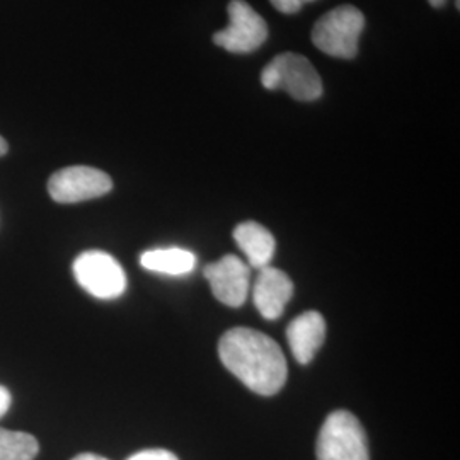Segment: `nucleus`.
Returning <instances> with one entry per match:
<instances>
[{
	"label": "nucleus",
	"instance_id": "nucleus-1",
	"mask_svg": "<svg viewBox=\"0 0 460 460\" xmlns=\"http://www.w3.org/2000/svg\"><path fill=\"white\" fill-rule=\"evenodd\" d=\"M218 357L230 374L256 394H277L287 382L281 348L256 329H229L220 338Z\"/></svg>",
	"mask_w": 460,
	"mask_h": 460
},
{
	"label": "nucleus",
	"instance_id": "nucleus-2",
	"mask_svg": "<svg viewBox=\"0 0 460 460\" xmlns=\"http://www.w3.org/2000/svg\"><path fill=\"white\" fill-rule=\"evenodd\" d=\"M261 85L268 91H285L296 101H315L323 96V81L309 58L285 51L261 72Z\"/></svg>",
	"mask_w": 460,
	"mask_h": 460
},
{
	"label": "nucleus",
	"instance_id": "nucleus-3",
	"mask_svg": "<svg viewBox=\"0 0 460 460\" xmlns=\"http://www.w3.org/2000/svg\"><path fill=\"white\" fill-rule=\"evenodd\" d=\"M365 28L362 11L353 5H340L321 17L313 30V43L329 57L351 60L358 53Z\"/></svg>",
	"mask_w": 460,
	"mask_h": 460
},
{
	"label": "nucleus",
	"instance_id": "nucleus-4",
	"mask_svg": "<svg viewBox=\"0 0 460 460\" xmlns=\"http://www.w3.org/2000/svg\"><path fill=\"white\" fill-rule=\"evenodd\" d=\"M317 460H370L362 423L345 410L331 412L315 444Z\"/></svg>",
	"mask_w": 460,
	"mask_h": 460
},
{
	"label": "nucleus",
	"instance_id": "nucleus-5",
	"mask_svg": "<svg viewBox=\"0 0 460 460\" xmlns=\"http://www.w3.org/2000/svg\"><path fill=\"white\" fill-rule=\"evenodd\" d=\"M72 270L84 290L101 300H113L127 290L125 270L104 251H85L79 254Z\"/></svg>",
	"mask_w": 460,
	"mask_h": 460
},
{
	"label": "nucleus",
	"instance_id": "nucleus-6",
	"mask_svg": "<svg viewBox=\"0 0 460 460\" xmlns=\"http://www.w3.org/2000/svg\"><path fill=\"white\" fill-rule=\"evenodd\" d=\"M229 26L214 34V43L230 53L246 55L261 49L268 38V26L244 0H230Z\"/></svg>",
	"mask_w": 460,
	"mask_h": 460
},
{
	"label": "nucleus",
	"instance_id": "nucleus-7",
	"mask_svg": "<svg viewBox=\"0 0 460 460\" xmlns=\"http://www.w3.org/2000/svg\"><path fill=\"white\" fill-rule=\"evenodd\" d=\"M113 190L111 178L89 165H72L57 171L49 181V193L57 203H79L104 197Z\"/></svg>",
	"mask_w": 460,
	"mask_h": 460
},
{
	"label": "nucleus",
	"instance_id": "nucleus-8",
	"mask_svg": "<svg viewBox=\"0 0 460 460\" xmlns=\"http://www.w3.org/2000/svg\"><path fill=\"white\" fill-rule=\"evenodd\" d=\"M203 273L218 302L229 307H241L246 302L251 271L241 258L227 254L222 260L208 264Z\"/></svg>",
	"mask_w": 460,
	"mask_h": 460
},
{
	"label": "nucleus",
	"instance_id": "nucleus-9",
	"mask_svg": "<svg viewBox=\"0 0 460 460\" xmlns=\"http://www.w3.org/2000/svg\"><path fill=\"white\" fill-rule=\"evenodd\" d=\"M294 296V283L279 268L266 266L260 270L258 279L252 288V300L258 313L268 321H275L285 311L287 304Z\"/></svg>",
	"mask_w": 460,
	"mask_h": 460
},
{
	"label": "nucleus",
	"instance_id": "nucleus-10",
	"mask_svg": "<svg viewBox=\"0 0 460 460\" xmlns=\"http://www.w3.org/2000/svg\"><path fill=\"white\" fill-rule=\"evenodd\" d=\"M326 338V323L319 313L300 314L288 324L287 340L290 349L300 365L313 362Z\"/></svg>",
	"mask_w": 460,
	"mask_h": 460
},
{
	"label": "nucleus",
	"instance_id": "nucleus-11",
	"mask_svg": "<svg viewBox=\"0 0 460 460\" xmlns=\"http://www.w3.org/2000/svg\"><path fill=\"white\" fill-rule=\"evenodd\" d=\"M234 241L246 254L249 261L247 266L251 268L263 270L266 266H270L275 256V249H277L275 237L270 230L258 222L249 220V222L239 224L234 229Z\"/></svg>",
	"mask_w": 460,
	"mask_h": 460
},
{
	"label": "nucleus",
	"instance_id": "nucleus-12",
	"mask_svg": "<svg viewBox=\"0 0 460 460\" xmlns=\"http://www.w3.org/2000/svg\"><path fill=\"white\" fill-rule=\"evenodd\" d=\"M140 264L154 273L169 277H184L195 271L197 256L182 247H163L146 251L140 256Z\"/></svg>",
	"mask_w": 460,
	"mask_h": 460
},
{
	"label": "nucleus",
	"instance_id": "nucleus-13",
	"mask_svg": "<svg viewBox=\"0 0 460 460\" xmlns=\"http://www.w3.org/2000/svg\"><path fill=\"white\" fill-rule=\"evenodd\" d=\"M40 445L33 435L0 428V460H34Z\"/></svg>",
	"mask_w": 460,
	"mask_h": 460
},
{
	"label": "nucleus",
	"instance_id": "nucleus-14",
	"mask_svg": "<svg viewBox=\"0 0 460 460\" xmlns=\"http://www.w3.org/2000/svg\"><path fill=\"white\" fill-rule=\"evenodd\" d=\"M270 2L281 14H296L305 4H311L315 0H270Z\"/></svg>",
	"mask_w": 460,
	"mask_h": 460
},
{
	"label": "nucleus",
	"instance_id": "nucleus-15",
	"mask_svg": "<svg viewBox=\"0 0 460 460\" xmlns=\"http://www.w3.org/2000/svg\"><path fill=\"white\" fill-rule=\"evenodd\" d=\"M127 460H180L172 452L163 450V448H150L133 454L130 459Z\"/></svg>",
	"mask_w": 460,
	"mask_h": 460
},
{
	"label": "nucleus",
	"instance_id": "nucleus-16",
	"mask_svg": "<svg viewBox=\"0 0 460 460\" xmlns=\"http://www.w3.org/2000/svg\"><path fill=\"white\" fill-rule=\"evenodd\" d=\"M11 402H13L11 393H9L5 387H2V385H0V418H4V416H5V412L9 411Z\"/></svg>",
	"mask_w": 460,
	"mask_h": 460
},
{
	"label": "nucleus",
	"instance_id": "nucleus-17",
	"mask_svg": "<svg viewBox=\"0 0 460 460\" xmlns=\"http://www.w3.org/2000/svg\"><path fill=\"white\" fill-rule=\"evenodd\" d=\"M72 460H108L104 459V457H101V456H96V454H81V456H77V457H74Z\"/></svg>",
	"mask_w": 460,
	"mask_h": 460
},
{
	"label": "nucleus",
	"instance_id": "nucleus-18",
	"mask_svg": "<svg viewBox=\"0 0 460 460\" xmlns=\"http://www.w3.org/2000/svg\"><path fill=\"white\" fill-rule=\"evenodd\" d=\"M428 2H429V5L435 7V9H442L445 4H447V0H428Z\"/></svg>",
	"mask_w": 460,
	"mask_h": 460
},
{
	"label": "nucleus",
	"instance_id": "nucleus-19",
	"mask_svg": "<svg viewBox=\"0 0 460 460\" xmlns=\"http://www.w3.org/2000/svg\"><path fill=\"white\" fill-rule=\"evenodd\" d=\"M7 148H9L7 147V142H5V140L0 137V157L7 154Z\"/></svg>",
	"mask_w": 460,
	"mask_h": 460
}]
</instances>
